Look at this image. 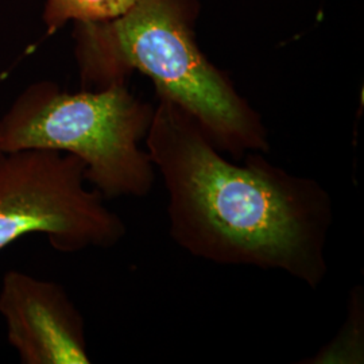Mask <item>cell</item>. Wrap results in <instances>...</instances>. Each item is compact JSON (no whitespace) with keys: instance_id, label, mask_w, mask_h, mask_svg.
Here are the masks:
<instances>
[{"instance_id":"4","label":"cell","mask_w":364,"mask_h":364,"mask_svg":"<svg viewBox=\"0 0 364 364\" xmlns=\"http://www.w3.org/2000/svg\"><path fill=\"white\" fill-rule=\"evenodd\" d=\"M126 232L77 156L48 149L0 153V251L42 234L55 251L75 254L114 247Z\"/></svg>"},{"instance_id":"2","label":"cell","mask_w":364,"mask_h":364,"mask_svg":"<svg viewBox=\"0 0 364 364\" xmlns=\"http://www.w3.org/2000/svg\"><path fill=\"white\" fill-rule=\"evenodd\" d=\"M198 0H138L115 19L75 23L81 90L127 84L138 70L156 95L180 105L225 156L270 151L259 112L213 65L196 41Z\"/></svg>"},{"instance_id":"6","label":"cell","mask_w":364,"mask_h":364,"mask_svg":"<svg viewBox=\"0 0 364 364\" xmlns=\"http://www.w3.org/2000/svg\"><path fill=\"white\" fill-rule=\"evenodd\" d=\"M138 0H46L42 19L53 34L68 22H103L127 13Z\"/></svg>"},{"instance_id":"3","label":"cell","mask_w":364,"mask_h":364,"mask_svg":"<svg viewBox=\"0 0 364 364\" xmlns=\"http://www.w3.org/2000/svg\"><path fill=\"white\" fill-rule=\"evenodd\" d=\"M154 107L127 84L99 91H63L43 80L28 85L0 117V150L48 149L80 158L90 185L105 200L144 198L156 171L141 147Z\"/></svg>"},{"instance_id":"7","label":"cell","mask_w":364,"mask_h":364,"mask_svg":"<svg viewBox=\"0 0 364 364\" xmlns=\"http://www.w3.org/2000/svg\"><path fill=\"white\" fill-rule=\"evenodd\" d=\"M0 153H1V150H0Z\"/></svg>"},{"instance_id":"1","label":"cell","mask_w":364,"mask_h":364,"mask_svg":"<svg viewBox=\"0 0 364 364\" xmlns=\"http://www.w3.org/2000/svg\"><path fill=\"white\" fill-rule=\"evenodd\" d=\"M144 149L168 193L173 242L198 259L287 274L311 289L328 275L329 192L248 153L227 159L191 114L158 96Z\"/></svg>"},{"instance_id":"5","label":"cell","mask_w":364,"mask_h":364,"mask_svg":"<svg viewBox=\"0 0 364 364\" xmlns=\"http://www.w3.org/2000/svg\"><path fill=\"white\" fill-rule=\"evenodd\" d=\"M0 314L21 363H91L84 318L57 282L14 269L6 272Z\"/></svg>"}]
</instances>
